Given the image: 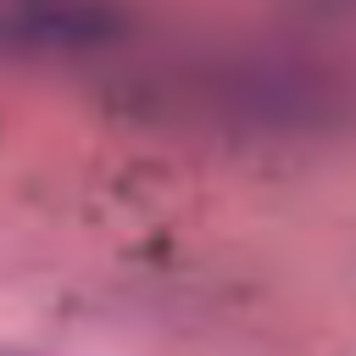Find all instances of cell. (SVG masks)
<instances>
[{
  "instance_id": "cell-1",
  "label": "cell",
  "mask_w": 356,
  "mask_h": 356,
  "mask_svg": "<svg viewBox=\"0 0 356 356\" xmlns=\"http://www.w3.org/2000/svg\"><path fill=\"white\" fill-rule=\"evenodd\" d=\"M11 28L33 44H78L100 28L95 0H6Z\"/></svg>"
}]
</instances>
